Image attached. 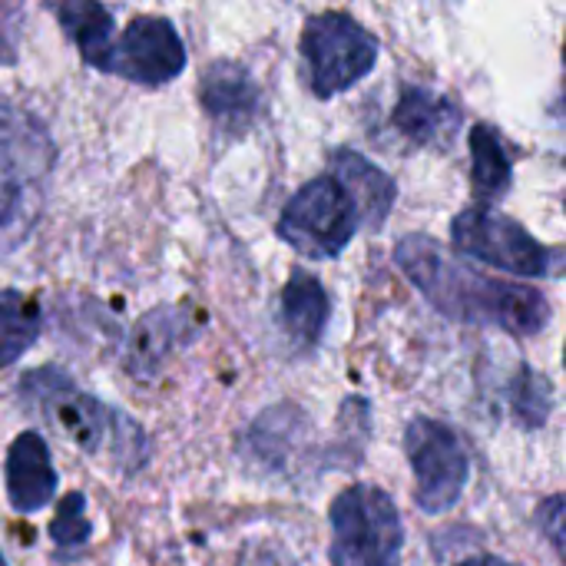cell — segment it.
<instances>
[{
	"mask_svg": "<svg viewBox=\"0 0 566 566\" xmlns=\"http://www.w3.org/2000/svg\"><path fill=\"white\" fill-rule=\"evenodd\" d=\"M395 262L415 289L448 318L468 325H491L517 338L541 335L551 325V302L544 292L504 279H488L454 262L428 235H408L395 249Z\"/></svg>",
	"mask_w": 566,
	"mask_h": 566,
	"instance_id": "6da1fadb",
	"label": "cell"
},
{
	"mask_svg": "<svg viewBox=\"0 0 566 566\" xmlns=\"http://www.w3.org/2000/svg\"><path fill=\"white\" fill-rule=\"evenodd\" d=\"M23 398L40 408L50 424H56L83 454L103 458L106 464L133 474L149 461L146 431L119 408L99 401L76 388V381L56 368H40L23 375L20 381Z\"/></svg>",
	"mask_w": 566,
	"mask_h": 566,
	"instance_id": "7a4b0ae2",
	"label": "cell"
},
{
	"mask_svg": "<svg viewBox=\"0 0 566 566\" xmlns=\"http://www.w3.org/2000/svg\"><path fill=\"white\" fill-rule=\"evenodd\" d=\"M53 166L56 146L46 123L17 103H0V255L33 232Z\"/></svg>",
	"mask_w": 566,
	"mask_h": 566,
	"instance_id": "3957f363",
	"label": "cell"
},
{
	"mask_svg": "<svg viewBox=\"0 0 566 566\" xmlns=\"http://www.w3.org/2000/svg\"><path fill=\"white\" fill-rule=\"evenodd\" d=\"M328 524L335 566H401L405 524L388 491L375 484L345 488L328 507Z\"/></svg>",
	"mask_w": 566,
	"mask_h": 566,
	"instance_id": "277c9868",
	"label": "cell"
},
{
	"mask_svg": "<svg viewBox=\"0 0 566 566\" xmlns=\"http://www.w3.org/2000/svg\"><path fill=\"white\" fill-rule=\"evenodd\" d=\"M305 83L318 99L338 96L365 80L378 63V40L348 13L328 10L305 23L298 36Z\"/></svg>",
	"mask_w": 566,
	"mask_h": 566,
	"instance_id": "5b68a950",
	"label": "cell"
},
{
	"mask_svg": "<svg viewBox=\"0 0 566 566\" xmlns=\"http://www.w3.org/2000/svg\"><path fill=\"white\" fill-rule=\"evenodd\" d=\"M405 454L415 474L418 507L428 514L451 511L471 481V458L458 431L444 421L418 415L405 428Z\"/></svg>",
	"mask_w": 566,
	"mask_h": 566,
	"instance_id": "8992f818",
	"label": "cell"
},
{
	"mask_svg": "<svg viewBox=\"0 0 566 566\" xmlns=\"http://www.w3.org/2000/svg\"><path fill=\"white\" fill-rule=\"evenodd\" d=\"M358 212L335 176L305 182L279 219V235L305 259H335L355 239Z\"/></svg>",
	"mask_w": 566,
	"mask_h": 566,
	"instance_id": "52a82bcc",
	"label": "cell"
},
{
	"mask_svg": "<svg viewBox=\"0 0 566 566\" xmlns=\"http://www.w3.org/2000/svg\"><path fill=\"white\" fill-rule=\"evenodd\" d=\"M454 249L491 269L541 279L551 272V252L514 219L491 209H464L451 222Z\"/></svg>",
	"mask_w": 566,
	"mask_h": 566,
	"instance_id": "ba28073f",
	"label": "cell"
},
{
	"mask_svg": "<svg viewBox=\"0 0 566 566\" xmlns=\"http://www.w3.org/2000/svg\"><path fill=\"white\" fill-rule=\"evenodd\" d=\"M96 70L139 86H166L186 70V46L166 17H136L109 43Z\"/></svg>",
	"mask_w": 566,
	"mask_h": 566,
	"instance_id": "9c48e42d",
	"label": "cell"
},
{
	"mask_svg": "<svg viewBox=\"0 0 566 566\" xmlns=\"http://www.w3.org/2000/svg\"><path fill=\"white\" fill-rule=\"evenodd\" d=\"M196 335V315L189 308L179 305H163L153 308L149 315H143L126 342V355L123 365L136 381H149L156 378L166 361Z\"/></svg>",
	"mask_w": 566,
	"mask_h": 566,
	"instance_id": "30bf717a",
	"label": "cell"
},
{
	"mask_svg": "<svg viewBox=\"0 0 566 566\" xmlns=\"http://www.w3.org/2000/svg\"><path fill=\"white\" fill-rule=\"evenodd\" d=\"M199 103L222 133H245L262 113V90L235 60H216L199 83Z\"/></svg>",
	"mask_w": 566,
	"mask_h": 566,
	"instance_id": "8fae6325",
	"label": "cell"
},
{
	"mask_svg": "<svg viewBox=\"0 0 566 566\" xmlns=\"http://www.w3.org/2000/svg\"><path fill=\"white\" fill-rule=\"evenodd\" d=\"M3 484H7V501L17 514H36L56 497L60 478L50 448L36 431L17 434L13 444L7 448Z\"/></svg>",
	"mask_w": 566,
	"mask_h": 566,
	"instance_id": "7c38bea8",
	"label": "cell"
},
{
	"mask_svg": "<svg viewBox=\"0 0 566 566\" xmlns=\"http://www.w3.org/2000/svg\"><path fill=\"white\" fill-rule=\"evenodd\" d=\"M308 438H312L308 418L295 405H279V408L262 411L252 421V428L245 431L242 451L249 454V461L269 471L289 474L298 468V461H305L308 444H312Z\"/></svg>",
	"mask_w": 566,
	"mask_h": 566,
	"instance_id": "4fadbf2b",
	"label": "cell"
},
{
	"mask_svg": "<svg viewBox=\"0 0 566 566\" xmlns=\"http://www.w3.org/2000/svg\"><path fill=\"white\" fill-rule=\"evenodd\" d=\"M391 123L408 143L421 149H448L461 129V109L428 86H405Z\"/></svg>",
	"mask_w": 566,
	"mask_h": 566,
	"instance_id": "5bb4252c",
	"label": "cell"
},
{
	"mask_svg": "<svg viewBox=\"0 0 566 566\" xmlns=\"http://www.w3.org/2000/svg\"><path fill=\"white\" fill-rule=\"evenodd\" d=\"M332 302L325 285L312 272H292L279 298V325L298 352H312L328 325Z\"/></svg>",
	"mask_w": 566,
	"mask_h": 566,
	"instance_id": "9a60e30c",
	"label": "cell"
},
{
	"mask_svg": "<svg viewBox=\"0 0 566 566\" xmlns=\"http://www.w3.org/2000/svg\"><path fill=\"white\" fill-rule=\"evenodd\" d=\"M335 166V179L342 182V189L348 192L355 212H358V226H381L395 206V182L388 172H381L378 166H371L365 156L352 153V149H335L332 156Z\"/></svg>",
	"mask_w": 566,
	"mask_h": 566,
	"instance_id": "2e32d148",
	"label": "cell"
},
{
	"mask_svg": "<svg viewBox=\"0 0 566 566\" xmlns=\"http://www.w3.org/2000/svg\"><path fill=\"white\" fill-rule=\"evenodd\" d=\"M63 33L73 40L80 56L96 70L113 43V17L99 0H50Z\"/></svg>",
	"mask_w": 566,
	"mask_h": 566,
	"instance_id": "e0dca14e",
	"label": "cell"
},
{
	"mask_svg": "<svg viewBox=\"0 0 566 566\" xmlns=\"http://www.w3.org/2000/svg\"><path fill=\"white\" fill-rule=\"evenodd\" d=\"M471 182L484 202L504 199L514 182V163L494 126H474L471 133Z\"/></svg>",
	"mask_w": 566,
	"mask_h": 566,
	"instance_id": "ac0fdd59",
	"label": "cell"
},
{
	"mask_svg": "<svg viewBox=\"0 0 566 566\" xmlns=\"http://www.w3.org/2000/svg\"><path fill=\"white\" fill-rule=\"evenodd\" d=\"M43 315L33 295L17 289H0V368L23 358L40 338Z\"/></svg>",
	"mask_w": 566,
	"mask_h": 566,
	"instance_id": "d6986e66",
	"label": "cell"
},
{
	"mask_svg": "<svg viewBox=\"0 0 566 566\" xmlns=\"http://www.w3.org/2000/svg\"><path fill=\"white\" fill-rule=\"evenodd\" d=\"M507 408L511 418L524 428V431H537L547 424L551 411H554V388L544 375H537L534 368H521L511 385H507Z\"/></svg>",
	"mask_w": 566,
	"mask_h": 566,
	"instance_id": "ffe728a7",
	"label": "cell"
},
{
	"mask_svg": "<svg viewBox=\"0 0 566 566\" xmlns=\"http://www.w3.org/2000/svg\"><path fill=\"white\" fill-rule=\"evenodd\" d=\"M90 534H93V524L86 517V497L80 491H70L56 507V517L50 524V537L60 551H80L90 544Z\"/></svg>",
	"mask_w": 566,
	"mask_h": 566,
	"instance_id": "44dd1931",
	"label": "cell"
},
{
	"mask_svg": "<svg viewBox=\"0 0 566 566\" xmlns=\"http://www.w3.org/2000/svg\"><path fill=\"white\" fill-rule=\"evenodd\" d=\"M537 524L547 534L554 554H564V494H551L541 507H537Z\"/></svg>",
	"mask_w": 566,
	"mask_h": 566,
	"instance_id": "7402d4cb",
	"label": "cell"
},
{
	"mask_svg": "<svg viewBox=\"0 0 566 566\" xmlns=\"http://www.w3.org/2000/svg\"><path fill=\"white\" fill-rule=\"evenodd\" d=\"M242 566H282V564H279V557H275V554H269V551H252V554H245Z\"/></svg>",
	"mask_w": 566,
	"mask_h": 566,
	"instance_id": "603a6c76",
	"label": "cell"
},
{
	"mask_svg": "<svg viewBox=\"0 0 566 566\" xmlns=\"http://www.w3.org/2000/svg\"><path fill=\"white\" fill-rule=\"evenodd\" d=\"M458 566H517V564H507V560H501V557H471V560H464V564Z\"/></svg>",
	"mask_w": 566,
	"mask_h": 566,
	"instance_id": "cb8c5ba5",
	"label": "cell"
},
{
	"mask_svg": "<svg viewBox=\"0 0 566 566\" xmlns=\"http://www.w3.org/2000/svg\"><path fill=\"white\" fill-rule=\"evenodd\" d=\"M0 566H7V560H3V557H0Z\"/></svg>",
	"mask_w": 566,
	"mask_h": 566,
	"instance_id": "d4e9b609",
	"label": "cell"
}]
</instances>
